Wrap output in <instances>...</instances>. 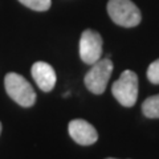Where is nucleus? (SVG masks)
I'll return each instance as SVG.
<instances>
[{
  "label": "nucleus",
  "mask_w": 159,
  "mask_h": 159,
  "mask_svg": "<svg viewBox=\"0 0 159 159\" xmlns=\"http://www.w3.org/2000/svg\"><path fill=\"white\" fill-rule=\"evenodd\" d=\"M4 88L9 97L17 105L31 107L36 102V92L23 76L17 73H7L4 77Z\"/></svg>",
  "instance_id": "f257e3e1"
},
{
  "label": "nucleus",
  "mask_w": 159,
  "mask_h": 159,
  "mask_svg": "<svg viewBox=\"0 0 159 159\" xmlns=\"http://www.w3.org/2000/svg\"><path fill=\"white\" fill-rule=\"evenodd\" d=\"M107 13L113 23L125 28L137 27L142 20L141 11L131 0H109Z\"/></svg>",
  "instance_id": "f03ea898"
},
{
  "label": "nucleus",
  "mask_w": 159,
  "mask_h": 159,
  "mask_svg": "<svg viewBox=\"0 0 159 159\" xmlns=\"http://www.w3.org/2000/svg\"><path fill=\"white\" fill-rule=\"evenodd\" d=\"M114 98L125 107H133L138 98V76L133 70H123L111 85Z\"/></svg>",
  "instance_id": "7ed1b4c3"
},
{
  "label": "nucleus",
  "mask_w": 159,
  "mask_h": 159,
  "mask_svg": "<svg viewBox=\"0 0 159 159\" xmlns=\"http://www.w3.org/2000/svg\"><path fill=\"white\" fill-rule=\"evenodd\" d=\"M113 73V62L110 58H99L92 64V68L85 74V86L93 94H102L106 90L107 82Z\"/></svg>",
  "instance_id": "20e7f679"
},
{
  "label": "nucleus",
  "mask_w": 159,
  "mask_h": 159,
  "mask_svg": "<svg viewBox=\"0 0 159 159\" xmlns=\"http://www.w3.org/2000/svg\"><path fill=\"white\" fill-rule=\"evenodd\" d=\"M80 57L85 64L92 65L102 56V37L93 29L84 31L80 39Z\"/></svg>",
  "instance_id": "39448f33"
},
{
  "label": "nucleus",
  "mask_w": 159,
  "mask_h": 159,
  "mask_svg": "<svg viewBox=\"0 0 159 159\" xmlns=\"http://www.w3.org/2000/svg\"><path fill=\"white\" fill-rule=\"evenodd\" d=\"M69 135L81 146H90L98 141V133L92 123L85 119H73L68 125Z\"/></svg>",
  "instance_id": "423d86ee"
},
{
  "label": "nucleus",
  "mask_w": 159,
  "mask_h": 159,
  "mask_svg": "<svg viewBox=\"0 0 159 159\" xmlns=\"http://www.w3.org/2000/svg\"><path fill=\"white\" fill-rule=\"evenodd\" d=\"M31 73L36 85L43 92L48 93L53 90V88L56 86V81H57L56 72H54V69L48 62H44V61L34 62L32 65Z\"/></svg>",
  "instance_id": "0eeeda50"
},
{
  "label": "nucleus",
  "mask_w": 159,
  "mask_h": 159,
  "mask_svg": "<svg viewBox=\"0 0 159 159\" xmlns=\"http://www.w3.org/2000/svg\"><path fill=\"white\" fill-rule=\"evenodd\" d=\"M142 113L143 116L151 119L159 118V94L147 97L142 103Z\"/></svg>",
  "instance_id": "6e6552de"
},
{
  "label": "nucleus",
  "mask_w": 159,
  "mask_h": 159,
  "mask_svg": "<svg viewBox=\"0 0 159 159\" xmlns=\"http://www.w3.org/2000/svg\"><path fill=\"white\" fill-rule=\"evenodd\" d=\"M23 6H25L28 8L33 9L37 12H45L51 8L52 2L51 0H19Z\"/></svg>",
  "instance_id": "1a4fd4ad"
},
{
  "label": "nucleus",
  "mask_w": 159,
  "mask_h": 159,
  "mask_svg": "<svg viewBox=\"0 0 159 159\" xmlns=\"http://www.w3.org/2000/svg\"><path fill=\"white\" fill-rule=\"evenodd\" d=\"M147 78L154 85H159V58L150 64L147 69Z\"/></svg>",
  "instance_id": "9d476101"
},
{
  "label": "nucleus",
  "mask_w": 159,
  "mask_h": 159,
  "mask_svg": "<svg viewBox=\"0 0 159 159\" xmlns=\"http://www.w3.org/2000/svg\"><path fill=\"white\" fill-rule=\"evenodd\" d=\"M0 134H2V122H0Z\"/></svg>",
  "instance_id": "9b49d317"
},
{
  "label": "nucleus",
  "mask_w": 159,
  "mask_h": 159,
  "mask_svg": "<svg viewBox=\"0 0 159 159\" xmlns=\"http://www.w3.org/2000/svg\"><path fill=\"white\" fill-rule=\"evenodd\" d=\"M106 159H117V158H106Z\"/></svg>",
  "instance_id": "f8f14e48"
}]
</instances>
